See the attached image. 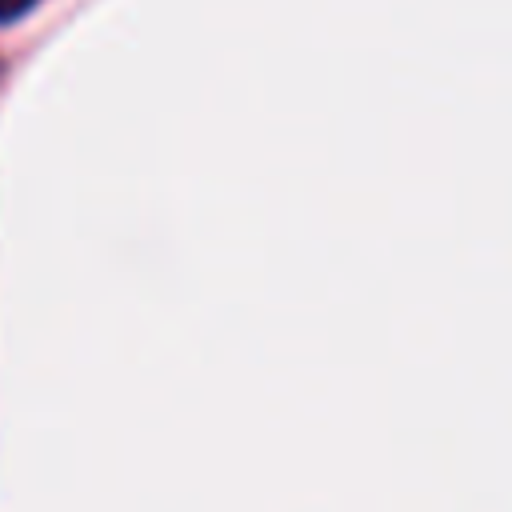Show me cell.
Wrapping results in <instances>:
<instances>
[{
    "instance_id": "1",
    "label": "cell",
    "mask_w": 512,
    "mask_h": 512,
    "mask_svg": "<svg viewBox=\"0 0 512 512\" xmlns=\"http://www.w3.org/2000/svg\"><path fill=\"white\" fill-rule=\"evenodd\" d=\"M36 0H0V20H12V16H20V12H28Z\"/></svg>"
}]
</instances>
